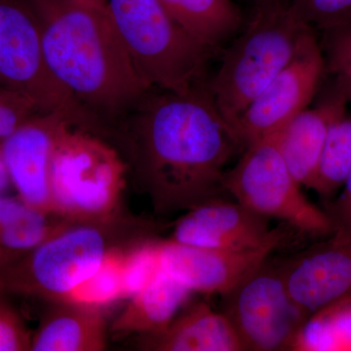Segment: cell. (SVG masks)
<instances>
[{"instance_id":"7402d4cb","label":"cell","mask_w":351,"mask_h":351,"mask_svg":"<svg viewBox=\"0 0 351 351\" xmlns=\"http://www.w3.org/2000/svg\"><path fill=\"white\" fill-rule=\"evenodd\" d=\"M325 75L351 103V24L321 32Z\"/></svg>"},{"instance_id":"d4e9b609","label":"cell","mask_w":351,"mask_h":351,"mask_svg":"<svg viewBox=\"0 0 351 351\" xmlns=\"http://www.w3.org/2000/svg\"><path fill=\"white\" fill-rule=\"evenodd\" d=\"M302 24L322 32L351 24V0H289Z\"/></svg>"},{"instance_id":"83f0119b","label":"cell","mask_w":351,"mask_h":351,"mask_svg":"<svg viewBox=\"0 0 351 351\" xmlns=\"http://www.w3.org/2000/svg\"><path fill=\"white\" fill-rule=\"evenodd\" d=\"M327 214L332 219L335 230L351 235V168L343 193L329 207Z\"/></svg>"},{"instance_id":"4fadbf2b","label":"cell","mask_w":351,"mask_h":351,"mask_svg":"<svg viewBox=\"0 0 351 351\" xmlns=\"http://www.w3.org/2000/svg\"><path fill=\"white\" fill-rule=\"evenodd\" d=\"M68 123L75 125L64 113H38L0 143V152L16 195L36 209L54 212L50 191L51 156L60 131Z\"/></svg>"},{"instance_id":"52a82bcc","label":"cell","mask_w":351,"mask_h":351,"mask_svg":"<svg viewBox=\"0 0 351 351\" xmlns=\"http://www.w3.org/2000/svg\"><path fill=\"white\" fill-rule=\"evenodd\" d=\"M242 152L234 167L226 170V193L253 211L279 219L304 234L334 233L329 215L307 199L289 170L279 151L278 132L251 143Z\"/></svg>"},{"instance_id":"ba28073f","label":"cell","mask_w":351,"mask_h":351,"mask_svg":"<svg viewBox=\"0 0 351 351\" xmlns=\"http://www.w3.org/2000/svg\"><path fill=\"white\" fill-rule=\"evenodd\" d=\"M0 85L27 95L41 113H64L82 128L98 124V117L51 75L38 20L27 0H0Z\"/></svg>"},{"instance_id":"ac0fdd59","label":"cell","mask_w":351,"mask_h":351,"mask_svg":"<svg viewBox=\"0 0 351 351\" xmlns=\"http://www.w3.org/2000/svg\"><path fill=\"white\" fill-rule=\"evenodd\" d=\"M191 291L161 269L113 321L112 332L138 336L160 331L186 306Z\"/></svg>"},{"instance_id":"5bb4252c","label":"cell","mask_w":351,"mask_h":351,"mask_svg":"<svg viewBox=\"0 0 351 351\" xmlns=\"http://www.w3.org/2000/svg\"><path fill=\"white\" fill-rule=\"evenodd\" d=\"M269 221L239 201L214 198L178 219L169 240L199 248L245 250L261 246L271 237L274 228Z\"/></svg>"},{"instance_id":"3957f363","label":"cell","mask_w":351,"mask_h":351,"mask_svg":"<svg viewBox=\"0 0 351 351\" xmlns=\"http://www.w3.org/2000/svg\"><path fill=\"white\" fill-rule=\"evenodd\" d=\"M161 226L120 211L99 221L71 223L16 258L0 274L8 294L49 302L71 297L108 258L157 239Z\"/></svg>"},{"instance_id":"9c48e42d","label":"cell","mask_w":351,"mask_h":351,"mask_svg":"<svg viewBox=\"0 0 351 351\" xmlns=\"http://www.w3.org/2000/svg\"><path fill=\"white\" fill-rule=\"evenodd\" d=\"M223 297V311L244 350H290L308 315L295 304L281 262L269 258Z\"/></svg>"},{"instance_id":"2e32d148","label":"cell","mask_w":351,"mask_h":351,"mask_svg":"<svg viewBox=\"0 0 351 351\" xmlns=\"http://www.w3.org/2000/svg\"><path fill=\"white\" fill-rule=\"evenodd\" d=\"M326 97L313 108H304L278 131L279 151L301 186L309 188L330 125L346 112L345 95L332 84Z\"/></svg>"},{"instance_id":"d6986e66","label":"cell","mask_w":351,"mask_h":351,"mask_svg":"<svg viewBox=\"0 0 351 351\" xmlns=\"http://www.w3.org/2000/svg\"><path fill=\"white\" fill-rule=\"evenodd\" d=\"M168 12L193 38L221 51L243 25V16L232 0H161Z\"/></svg>"},{"instance_id":"f1b7e54d","label":"cell","mask_w":351,"mask_h":351,"mask_svg":"<svg viewBox=\"0 0 351 351\" xmlns=\"http://www.w3.org/2000/svg\"><path fill=\"white\" fill-rule=\"evenodd\" d=\"M20 196L0 195V230L12 225L32 209Z\"/></svg>"},{"instance_id":"277c9868","label":"cell","mask_w":351,"mask_h":351,"mask_svg":"<svg viewBox=\"0 0 351 351\" xmlns=\"http://www.w3.org/2000/svg\"><path fill=\"white\" fill-rule=\"evenodd\" d=\"M313 31L295 17L289 0L256 2L243 31L223 51L218 71L207 82L215 105L233 128Z\"/></svg>"},{"instance_id":"ffe728a7","label":"cell","mask_w":351,"mask_h":351,"mask_svg":"<svg viewBox=\"0 0 351 351\" xmlns=\"http://www.w3.org/2000/svg\"><path fill=\"white\" fill-rule=\"evenodd\" d=\"M290 350L351 351V300L336 302L309 315Z\"/></svg>"},{"instance_id":"4316f807","label":"cell","mask_w":351,"mask_h":351,"mask_svg":"<svg viewBox=\"0 0 351 351\" xmlns=\"http://www.w3.org/2000/svg\"><path fill=\"white\" fill-rule=\"evenodd\" d=\"M7 295L0 286V351L31 350L32 334Z\"/></svg>"},{"instance_id":"44dd1931","label":"cell","mask_w":351,"mask_h":351,"mask_svg":"<svg viewBox=\"0 0 351 351\" xmlns=\"http://www.w3.org/2000/svg\"><path fill=\"white\" fill-rule=\"evenodd\" d=\"M351 168V115L345 112L330 125L309 189L324 197L343 186Z\"/></svg>"},{"instance_id":"8992f818","label":"cell","mask_w":351,"mask_h":351,"mask_svg":"<svg viewBox=\"0 0 351 351\" xmlns=\"http://www.w3.org/2000/svg\"><path fill=\"white\" fill-rule=\"evenodd\" d=\"M128 167L117 147L93 131L66 124L50 162L53 210L69 221H91L119 212Z\"/></svg>"},{"instance_id":"5b68a950","label":"cell","mask_w":351,"mask_h":351,"mask_svg":"<svg viewBox=\"0 0 351 351\" xmlns=\"http://www.w3.org/2000/svg\"><path fill=\"white\" fill-rule=\"evenodd\" d=\"M107 10L147 89L184 94L206 86L218 51L193 38L161 0H107Z\"/></svg>"},{"instance_id":"9a60e30c","label":"cell","mask_w":351,"mask_h":351,"mask_svg":"<svg viewBox=\"0 0 351 351\" xmlns=\"http://www.w3.org/2000/svg\"><path fill=\"white\" fill-rule=\"evenodd\" d=\"M138 337L143 350L244 351L228 316L204 302L184 306L160 331Z\"/></svg>"},{"instance_id":"f546056e","label":"cell","mask_w":351,"mask_h":351,"mask_svg":"<svg viewBox=\"0 0 351 351\" xmlns=\"http://www.w3.org/2000/svg\"><path fill=\"white\" fill-rule=\"evenodd\" d=\"M11 186H12V182H11L10 176L0 152V195L8 193Z\"/></svg>"},{"instance_id":"603a6c76","label":"cell","mask_w":351,"mask_h":351,"mask_svg":"<svg viewBox=\"0 0 351 351\" xmlns=\"http://www.w3.org/2000/svg\"><path fill=\"white\" fill-rule=\"evenodd\" d=\"M160 239H154L136 247L122 263V298H131L145 287L162 269Z\"/></svg>"},{"instance_id":"7c38bea8","label":"cell","mask_w":351,"mask_h":351,"mask_svg":"<svg viewBox=\"0 0 351 351\" xmlns=\"http://www.w3.org/2000/svg\"><path fill=\"white\" fill-rule=\"evenodd\" d=\"M289 293L307 314L351 300V235L335 230L330 239L281 262Z\"/></svg>"},{"instance_id":"1f68e13d","label":"cell","mask_w":351,"mask_h":351,"mask_svg":"<svg viewBox=\"0 0 351 351\" xmlns=\"http://www.w3.org/2000/svg\"><path fill=\"white\" fill-rule=\"evenodd\" d=\"M83 3L89 4V5L98 7V8H107V0H80Z\"/></svg>"},{"instance_id":"6da1fadb","label":"cell","mask_w":351,"mask_h":351,"mask_svg":"<svg viewBox=\"0 0 351 351\" xmlns=\"http://www.w3.org/2000/svg\"><path fill=\"white\" fill-rule=\"evenodd\" d=\"M112 122L128 175L159 214L221 197L226 165L244 149L207 85L184 94L149 90Z\"/></svg>"},{"instance_id":"e0dca14e","label":"cell","mask_w":351,"mask_h":351,"mask_svg":"<svg viewBox=\"0 0 351 351\" xmlns=\"http://www.w3.org/2000/svg\"><path fill=\"white\" fill-rule=\"evenodd\" d=\"M103 307L73 300L51 302L32 334L31 351H101L107 348Z\"/></svg>"},{"instance_id":"484cf974","label":"cell","mask_w":351,"mask_h":351,"mask_svg":"<svg viewBox=\"0 0 351 351\" xmlns=\"http://www.w3.org/2000/svg\"><path fill=\"white\" fill-rule=\"evenodd\" d=\"M38 113L36 103L27 95L0 85V143Z\"/></svg>"},{"instance_id":"30bf717a","label":"cell","mask_w":351,"mask_h":351,"mask_svg":"<svg viewBox=\"0 0 351 351\" xmlns=\"http://www.w3.org/2000/svg\"><path fill=\"white\" fill-rule=\"evenodd\" d=\"M324 78V57L319 39L313 31L304 39L292 61L252 101L235 123L244 149L287 125L313 100Z\"/></svg>"},{"instance_id":"8fae6325","label":"cell","mask_w":351,"mask_h":351,"mask_svg":"<svg viewBox=\"0 0 351 351\" xmlns=\"http://www.w3.org/2000/svg\"><path fill=\"white\" fill-rule=\"evenodd\" d=\"M289 228L281 223L265 243L245 250L199 248L161 240V265L191 292L223 295L282 246Z\"/></svg>"},{"instance_id":"cb8c5ba5","label":"cell","mask_w":351,"mask_h":351,"mask_svg":"<svg viewBox=\"0 0 351 351\" xmlns=\"http://www.w3.org/2000/svg\"><path fill=\"white\" fill-rule=\"evenodd\" d=\"M127 254H119L108 258L93 276L76 289L69 300L103 307L121 299L122 263Z\"/></svg>"},{"instance_id":"7a4b0ae2","label":"cell","mask_w":351,"mask_h":351,"mask_svg":"<svg viewBox=\"0 0 351 351\" xmlns=\"http://www.w3.org/2000/svg\"><path fill=\"white\" fill-rule=\"evenodd\" d=\"M51 75L96 115L115 119L149 91L107 8L80 0H27Z\"/></svg>"},{"instance_id":"4dcf8cb0","label":"cell","mask_w":351,"mask_h":351,"mask_svg":"<svg viewBox=\"0 0 351 351\" xmlns=\"http://www.w3.org/2000/svg\"><path fill=\"white\" fill-rule=\"evenodd\" d=\"M16 258H18V256L14 255V254L6 251L5 249L0 246V274L3 272V270L5 269Z\"/></svg>"},{"instance_id":"d6a6232c","label":"cell","mask_w":351,"mask_h":351,"mask_svg":"<svg viewBox=\"0 0 351 351\" xmlns=\"http://www.w3.org/2000/svg\"><path fill=\"white\" fill-rule=\"evenodd\" d=\"M256 2L262 1V0H255Z\"/></svg>"}]
</instances>
